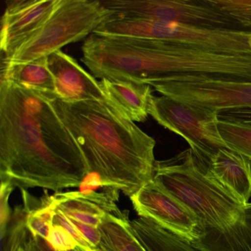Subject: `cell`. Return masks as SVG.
<instances>
[{"label": "cell", "mask_w": 251, "mask_h": 251, "mask_svg": "<svg viewBox=\"0 0 251 251\" xmlns=\"http://www.w3.org/2000/svg\"><path fill=\"white\" fill-rule=\"evenodd\" d=\"M87 176L80 150L50 98L1 79V180L57 193L79 187Z\"/></svg>", "instance_id": "6da1fadb"}, {"label": "cell", "mask_w": 251, "mask_h": 251, "mask_svg": "<svg viewBox=\"0 0 251 251\" xmlns=\"http://www.w3.org/2000/svg\"><path fill=\"white\" fill-rule=\"evenodd\" d=\"M50 100L80 150L86 173L96 174L101 186L130 198L153 180L155 141L135 123L107 102Z\"/></svg>", "instance_id": "7a4b0ae2"}, {"label": "cell", "mask_w": 251, "mask_h": 251, "mask_svg": "<svg viewBox=\"0 0 251 251\" xmlns=\"http://www.w3.org/2000/svg\"><path fill=\"white\" fill-rule=\"evenodd\" d=\"M153 179L195 213L201 234L226 228L245 217L247 205L214 177L190 148L169 159L155 161Z\"/></svg>", "instance_id": "3957f363"}, {"label": "cell", "mask_w": 251, "mask_h": 251, "mask_svg": "<svg viewBox=\"0 0 251 251\" xmlns=\"http://www.w3.org/2000/svg\"><path fill=\"white\" fill-rule=\"evenodd\" d=\"M112 15L100 0H59L50 17L12 54L2 67L19 65L49 56L70 44L89 37Z\"/></svg>", "instance_id": "277c9868"}, {"label": "cell", "mask_w": 251, "mask_h": 251, "mask_svg": "<svg viewBox=\"0 0 251 251\" xmlns=\"http://www.w3.org/2000/svg\"><path fill=\"white\" fill-rule=\"evenodd\" d=\"M251 33L111 15L98 26L93 34L177 42L223 53L251 55L248 45Z\"/></svg>", "instance_id": "5b68a950"}, {"label": "cell", "mask_w": 251, "mask_h": 251, "mask_svg": "<svg viewBox=\"0 0 251 251\" xmlns=\"http://www.w3.org/2000/svg\"><path fill=\"white\" fill-rule=\"evenodd\" d=\"M150 115L164 128L181 136L197 158L209 167L216 154L228 148L218 129L217 113L170 97L153 96Z\"/></svg>", "instance_id": "8992f818"}, {"label": "cell", "mask_w": 251, "mask_h": 251, "mask_svg": "<svg viewBox=\"0 0 251 251\" xmlns=\"http://www.w3.org/2000/svg\"><path fill=\"white\" fill-rule=\"evenodd\" d=\"M101 2L113 16L124 18L242 30L239 23L211 5L208 0H102Z\"/></svg>", "instance_id": "52a82bcc"}, {"label": "cell", "mask_w": 251, "mask_h": 251, "mask_svg": "<svg viewBox=\"0 0 251 251\" xmlns=\"http://www.w3.org/2000/svg\"><path fill=\"white\" fill-rule=\"evenodd\" d=\"M151 86L161 95L217 114L225 110L251 108V82L179 76Z\"/></svg>", "instance_id": "ba28073f"}, {"label": "cell", "mask_w": 251, "mask_h": 251, "mask_svg": "<svg viewBox=\"0 0 251 251\" xmlns=\"http://www.w3.org/2000/svg\"><path fill=\"white\" fill-rule=\"evenodd\" d=\"M130 199L139 217L152 220L182 240L191 244L201 236L195 213L154 179Z\"/></svg>", "instance_id": "9c48e42d"}, {"label": "cell", "mask_w": 251, "mask_h": 251, "mask_svg": "<svg viewBox=\"0 0 251 251\" xmlns=\"http://www.w3.org/2000/svg\"><path fill=\"white\" fill-rule=\"evenodd\" d=\"M59 0H13L7 2L2 16L0 48L9 57L48 20Z\"/></svg>", "instance_id": "30bf717a"}, {"label": "cell", "mask_w": 251, "mask_h": 251, "mask_svg": "<svg viewBox=\"0 0 251 251\" xmlns=\"http://www.w3.org/2000/svg\"><path fill=\"white\" fill-rule=\"evenodd\" d=\"M48 62L55 80V98L69 103L107 102L100 82L86 72L73 56L58 50L48 56Z\"/></svg>", "instance_id": "8fae6325"}, {"label": "cell", "mask_w": 251, "mask_h": 251, "mask_svg": "<svg viewBox=\"0 0 251 251\" xmlns=\"http://www.w3.org/2000/svg\"><path fill=\"white\" fill-rule=\"evenodd\" d=\"M102 192H57L51 195L55 208L66 216L84 224L99 226L107 214L119 217L128 215V211H121L115 203L120 191L105 188Z\"/></svg>", "instance_id": "7c38bea8"}, {"label": "cell", "mask_w": 251, "mask_h": 251, "mask_svg": "<svg viewBox=\"0 0 251 251\" xmlns=\"http://www.w3.org/2000/svg\"><path fill=\"white\" fill-rule=\"evenodd\" d=\"M100 83L108 103L123 117L133 123L148 119L153 98L150 85L108 79H102Z\"/></svg>", "instance_id": "4fadbf2b"}, {"label": "cell", "mask_w": 251, "mask_h": 251, "mask_svg": "<svg viewBox=\"0 0 251 251\" xmlns=\"http://www.w3.org/2000/svg\"><path fill=\"white\" fill-rule=\"evenodd\" d=\"M214 177L242 203L251 198V161L230 148L220 150L211 161Z\"/></svg>", "instance_id": "5bb4252c"}, {"label": "cell", "mask_w": 251, "mask_h": 251, "mask_svg": "<svg viewBox=\"0 0 251 251\" xmlns=\"http://www.w3.org/2000/svg\"><path fill=\"white\" fill-rule=\"evenodd\" d=\"M191 245L200 251H251V203L242 220L222 230H205Z\"/></svg>", "instance_id": "9a60e30c"}, {"label": "cell", "mask_w": 251, "mask_h": 251, "mask_svg": "<svg viewBox=\"0 0 251 251\" xmlns=\"http://www.w3.org/2000/svg\"><path fill=\"white\" fill-rule=\"evenodd\" d=\"M1 79L48 98L55 96V80L48 67V57L26 64L2 67Z\"/></svg>", "instance_id": "2e32d148"}, {"label": "cell", "mask_w": 251, "mask_h": 251, "mask_svg": "<svg viewBox=\"0 0 251 251\" xmlns=\"http://www.w3.org/2000/svg\"><path fill=\"white\" fill-rule=\"evenodd\" d=\"M102 242L99 251H148L132 230L128 216L107 214L99 226Z\"/></svg>", "instance_id": "e0dca14e"}, {"label": "cell", "mask_w": 251, "mask_h": 251, "mask_svg": "<svg viewBox=\"0 0 251 251\" xmlns=\"http://www.w3.org/2000/svg\"><path fill=\"white\" fill-rule=\"evenodd\" d=\"M23 205L27 211V227L33 236H40L47 239L53 224L55 206L52 202L51 195H45L36 198L21 189Z\"/></svg>", "instance_id": "ac0fdd59"}, {"label": "cell", "mask_w": 251, "mask_h": 251, "mask_svg": "<svg viewBox=\"0 0 251 251\" xmlns=\"http://www.w3.org/2000/svg\"><path fill=\"white\" fill-rule=\"evenodd\" d=\"M27 211L24 205L14 208L5 234L1 239V251H19L25 246L30 233L27 227Z\"/></svg>", "instance_id": "d6986e66"}, {"label": "cell", "mask_w": 251, "mask_h": 251, "mask_svg": "<svg viewBox=\"0 0 251 251\" xmlns=\"http://www.w3.org/2000/svg\"><path fill=\"white\" fill-rule=\"evenodd\" d=\"M218 129L228 148L245 155L251 161V125L218 120Z\"/></svg>", "instance_id": "ffe728a7"}, {"label": "cell", "mask_w": 251, "mask_h": 251, "mask_svg": "<svg viewBox=\"0 0 251 251\" xmlns=\"http://www.w3.org/2000/svg\"><path fill=\"white\" fill-rule=\"evenodd\" d=\"M210 3L239 23L251 28V0H208Z\"/></svg>", "instance_id": "44dd1931"}, {"label": "cell", "mask_w": 251, "mask_h": 251, "mask_svg": "<svg viewBox=\"0 0 251 251\" xmlns=\"http://www.w3.org/2000/svg\"><path fill=\"white\" fill-rule=\"evenodd\" d=\"M46 240L57 251H75L80 246L66 229L57 225L52 226Z\"/></svg>", "instance_id": "7402d4cb"}, {"label": "cell", "mask_w": 251, "mask_h": 251, "mask_svg": "<svg viewBox=\"0 0 251 251\" xmlns=\"http://www.w3.org/2000/svg\"><path fill=\"white\" fill-rule=\"evenodd\" d=\"M15 186L9 181L1 180L0 189V238L5 234L11 220L12 211L9 206V198Z\"/></svg>", "instance_id": "603a6c76"}, {"label": "cell", "mask_w": 251, "mask_h": 251, "mask_svg": "<svg viewBox=\"0 0 251 251\" xmlns=\"http://www.w3.org/2000/svg\"><path fill=\"white\" fill-rule=\"evenodd\" d=\"M53 224L61 226L67 230L76 241L80 244V246L85 248L95 249L92 245L88 242L87 239L82 234L78 227L75 224L74 222L66 216L62 211L55 208V214L54 216Z\"/></svg>", "instance_id": "cb8c5ba5"}, {"label": "cell", "mask_w": 251, "mask_h": 251, "mask_svg": "<svg viewBox=\"0 0 251 251\" xmlns=\"http://www.w3.org/2000/svg\"><path fill=\"white\" fill-rule=\"evenodd\" d=\"M219 120L239 123V124L251 125V108H236L225 110L217 114Z\"/></svg>", "instance_id": "d4e9b609"}, {"label": "cell", "mask_w": 251, "mask_h": 251, "mask_svg": "<svg viewBox=\"0 0 251 251\" xmlns=\"http://www.w3.org/2000/svg\"><path fill=\"white\" fill-rule=\"evenodd\" d=\"M73 221L92 247L95 249H99L102 242V235H101L99 226L98 227V226H90V225L84 224L75 220Z\"/></svg>", "instance_id": "484cf974"}, {"label": "cell", "mask_w": 251, "mask_h": 251, "mask_svg": "<svg viewBox=\"0 0 251 251\" xmlns=\"http://www.w3.org/2000/svg\"><path fill=\"white\" fill-rule=\"evenodd\" d=\"M24 248L27 251H57L46 239L40 236H33L30 233Z\"/></svg>", "instance_id": "4316f807"}, {"label": "cell", "mask_w": 251, "mask_h": 251, "mask_svg": "<svg viewBox=\"0 0 251 251\" xmlns=\"http://www.w3.org/2000/svg\"><path fill=\"white\" fill-rule=\"evenodd\" d=\"M76 251H99L96 249H92V248H83V247L80 246Z\"/></svg>", "instance_id": "83f0119b"}, {"label": "cell", "mask_w": 251, "mask_h": 251, "mask_svg": "<svg viewBox=\"0 0 251 251\" xmlns=\"http://www.w3.org/2000/svg\"><path fill=\"white\" fill-rule=\"evenodd\" d=\"M248 45H249L250 48L251 50V33H250L249 38H248Z\"/></svg>", "instance_id": "f1b7e54d"}, {"label": "cell", "mask_w": 251, "mask_h": 251, "mask_svg": "<svg viewBox=\"0 0 251 251\" xmlns=\"http://www.w3.org/2000/svg\"><path fill=\"white\" fill-rule=\"evenodd\" d=\"M27 251V250L25 249V248H24V247H23V248H20V251Z\"/></svg>", "instance_id": "f546056e"}]
</instances>
